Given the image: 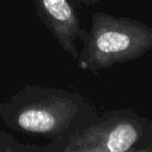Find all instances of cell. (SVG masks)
<instances>
[{
  "label": "cell",
  "mask_w": 152,
  "mask_h": 152,
  "mask_svg": "<svg viewBox=\"0 0 152 152\" xmlns=\"http://www.w3.org/2000/svg\"><path fill=\"white\" fill-rule=\"evenodd\" d=\"M76 2L80 3V4H83V5H93L95 3L99 2L100 0H74Z\"/></svg>",
  "instance_id": "5b68a950"
},
{
  "label": "cell",
  "mask_w": 152,
  "mask_h": 152,
  "mask_svg": "<svg viewBox=\"0 0 152 152\" xmlns=\"http://www.w3.org/2000/svg\"><path fill=\"white\" fill-rule=\"evenodd\" d=\"M32 2L37 15L61 48L73 58H78V51L74 43L77 38H83L86 31L71 3L68 0H32Z\"/></svg>",
  "instance_id": "277c9868"
},
{
  "label": "cell",
  "mask_w": 152,
  "mask_h": 152,
  "mask_svg": "<svg viewBox=\"0 0 152 152\" xmlns=\"http://www.w3.org/2000/svg\"><path fill=\"white\" fill-rule=\"evenodd\" d=\"M81 41L83 48L77 58L79 67L95 73L149 52L152 27L131 18L98 12L93 15L90 32H86Z\"/></svg>",
  "instance_id": "7a4b0ae2"
},
{
  "label": "cell",
  "mask_w": 152,
  "mask_h": 152,
  "mask_svg": "<svg viewBox=\"0 0 152 152\" xmlns=\"http://www.w3.org/2000/svg\"><path fill=\"white\" fill-rule=\"evenodd\" d=\"M0 115L11 128L54 139L55 143L96 119L79 94L36 86H26L9 103L1 104Z\"/></svg>",
  "instance_id": "6da1fadb"
},
{
  "label": "cell",
  "mask_w": 152,
  "mask_h": 152,
  "mask_svg": "<svg viewBox=\"0 0 152 152\" xmlns=\"http://www.w3.org/2000/svg\"><path fill=\"white\" fill-rule=\"evenodd\" d=\"M152 129V124L130 110L108 112L95 119L64 141V152L143 151L139 145Z\"/></svg>",
  "instance_id": "3957f363"
}]
</instances>
